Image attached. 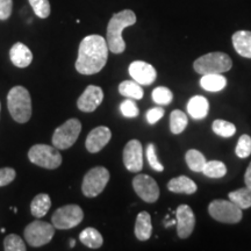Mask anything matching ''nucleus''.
<instances>
[{
  "instance_id": "f257e3e1",
  "label": "nucleus",
  "mask_w": 251,
  "mask_h": 251,
  "mask_svg": "<svg viewBox=\"0 0 251 251\" xmlns=\"http://www.w3.org/2000/svg\"><path fill=\"white\" fill-rule=\"evenodd\" d=\"M108 51L107 41L102 36L89 35L84 37L78 49L76 70L86 76L98 74L107 63Z\"/></svg>"
},
{
  "instance_id": "f03ea898",
  "label": "nucleus",
  "mask_w": 251,
  "mask_h": 251,
  "mask_svg": "<svg viewBox=\"0 0 251 251\" xmlns=\"http://www.w3.org/2000/svg\"><path fill=\"white\" fill-rule=\"evenodd\" d=\"M136 23V15L130 9L115 13L109 20L107 26V46L113 54H122L126 49V43L122 39V31L125 28L130 27Z\"/></svg>"
},
{
  "instance_id": "7ed1b4c3",
  "label": "nucleus",
  "mask_w": 251,
  "mask_h": 251,
  "mask_svg": "<svg viewBox=\"0 0 251 251\" xmlns=\"http://www.w3.org/2000/svg\"><path fill=\"white\" fill-rule=\"evenodd\" d=\"M7 107L12 118L19 124H26L31 117L30 94L24 86H14L7 94Z\"/></svg>"
},
{
  "instance_id": "20e7f679",
  "label": "nucleus",
  "mask_w": 251,
  "mask_h": 251,
  "mask_svg": "<svg viewBox=\"0 0 251 251\" xmlns=\"http://www.w3.org/2000/svg\"><path fill=\"white\" fill-rule=\"evenodd\" d=\"M233 67V62L225 52H209L196 59L193 68L197 74L209 75V74H224Z\"/></svg>"
},
{
  "instance_id": "39448f33",
  "label": "nucleus",
  "mask_w": 251,
  "mask_h": 251,
  "mask_svg": "<svg viewBox=\"0 0 251 251\" xmlns=\"http://www.w3.org/2000/svg\"><path fill=\"white\" fill-rule=\"evenodd\" d=\"M28 158L33 164L48 170L57 169L63 161L58 149L48 144H35L31 147L28 151Z\"/></svg>"
},
{
  "instance_id": "423d86ee",
  "label": "nucleus",
  "mask_w": 251,
  "mask_h": 251,
  "mask_svg": "<svg viewBox=\"0 0 251 251\" xmlns=\"http://www.w3.org/2000/svg\"><path fill=\"white\" fill-rule=\"evenodd\" d=\"M209 215L222 224L234 225L242 220V209L231 200H214L208 206Z\"/></svg>"
},
{
  "instance_id": "0eeeda50",
  "label": "nucleus",
  "mask_w": 251,
  "mask_h": 251,
  "mask_svg": "<svg viewBox=\"0 0 251 251\" xmlns=\"http://www.w3.org/2000/svg\"><path fill=\"white\" fill-rule=\"evenodd\" d=\"M81 131V124L78 119H70L58 128H56L52 135V144L58 150L71 148L78 140Z\"/></svg>"
},
{
  "instance_id": "6e6552de",
  "label": "nucleus",
  "mask_w": 251,
  "mask_h": 251,
  "mask_svg": "<svg viewBox=\"0 0 251 251\" xmlns=\"http://www.w3.org/2000/svg\"><path fill=\"white\" fill-rule=\"evenodd\" d=\"M109 180V172L103 166H96L87 172L81 184L83 194L87 198L99 196Z\"/></svg>"
},
{
  "instance_id": "1a4fd4ad",
  "label": "nucleus",
  "mask_w": 251,
  "mask_h": 251,
  "mask_svg": "<svg viewBox=\"0 0 251 251\" xmlns=\"http://www.w3.org/2000/svg\"><path fill=\"white\" fill-rule=\"evenodd\" d=\"M55 235V227L52 224L35 220L25 229V238L30 247L39 248L48 244Z\"/></svg>"
},
{
  "instance_id": "9d476101",
  "label": "nucleus",
  "mask_w": 251,
  "mask_h": 251,
  "mask_svg": "<svg viewBox=\"0 0 251 251\" xmlns=\"http://www.w3.org/2000/svg\"><path fill=\"white\" fill-rule=\"evenodd\" d=\"M84 212L78 205H67L59 207L52 214L51 222L56 229H71L75 228L83 221Z\"/></svg>"
},
{
  "instance_id": "9b49d317",
  "label": "nucleus",
  "mask_w": 251,
  "mask_h": 251,
  "mask_svg": "<svg viewBox=\"0 0 251 251\" xmlns=\"http://www.w3.org/2000/svg\"><path fill=\"white\" fill-rule=\"evenodd\" d=\"M133 187L141 199L146 202H155L159 198V187L156 180L148 175H137L133 179Z\"/></svg>"
},
{
  "instance_id": "f8f14e48",
  "label": "nucleus",
  "mask_w": 251,
  "mask_h": 251,
  "mask_svg": "<svg viewBox=\"0 0 251 251\" xmlns=\"http://www.w3.org/2000/svg\"><path fill=\"white\" fill-rule=\"evenodd\" d=\"M124 164L128 171L140 172L143 168V149L139 140H131L124 149Z\"/></svg>"
},
{
  "instance_id": "ddd939ff",
  "label": "nucleus",
  "mask_w": 251,
  "mask_h": 251,
  "mask_svg": "<svg viewBox=\"0 0 251 251\" xmlns=\"http://www.w3.org/2000/svg\"><path fill=\"white\" fill-rule=\"evenodd\" d=\"M103 100L102 89L96 85H89L77 100V107L81 112L92 113L101 105Z\"/></svg>"
},
{
  "instance_id": "4468645a",
  "label": "nucleus",
  "mask_w": 251,
  "mask_h": 251,
  "mask_svg": "<svg viewBox=\"0 0 251 251\" xmlns=\"http://www.w3.org/2000/svg\"><path fill=\"white\" fill-rule=\"evenodd\" d=\"M177 220V233L180 238H187L192 234L196 226V216L188 205H180L176 211Z\"/></svg>"
},
{
  "instance_id": "2eb2a0df",
  "label": "nucleus",
  "mask_w": 251,
  "mask_h": 251,
  "mask_svg": "<svg viewBox=\"0 0 251 251\" xmlns=\"http://www.w3.org/2000/svg\"><path fill=\"white\" fill-rule=\"evenodd\" d=\"M129 75L140 85H150L156 80L157 72L149 63L143 61H134L129 65Z\"/></svg>"
},
{
  "instance_id": "dca6fc26",
  "label": "nucleus",
  "mask_w": 251,
  "mask_h": 251,
  "mask_svg": "<svg viewBox=\"0 0 251 251\" xmlns=\"http://www.w3.org/2000/svg\"><path fill=\"white\" fill-rule=\"evenodd\" d=\"M112 139V131L109 128L105 126H100V127L94 128L87 135L85 141V147L87 151L91 153L99 152L102 148H105Z\"/></svg>"
},
{
  "instance_id": "f3484780",
  "label": "nucleus",
  "mask_w": 251,
  "mask_h": 251,
  "mask_svg": "<svg viewBox=\"0 0 251 251\" xmlns=\"http://www.w3.org/2000/svg\"><path fill=\"white\" fill-rule=\"evenodd\" d=\"M9 58L15 67L25 69L29 67L30 63L33 62V54L26 45L17 42L9 50Z\"/></svg>"
},
{
  "instance_id": "a211bd4d",
  "label": "nucleus",
  "mask_w": 251,
  "mask_h": 251,
  "mask_svg": "<svg viewBox=\"0 0 251 251\" xmlns=\"http://www.w3.org/2000/svg\"><path fill=\"white\" fill-rule=\"evenodd\" d=\"M233 46L240 56L251 58V31L238 30L231 36Z\"/></svg>"
},
{
  "instance_id": "6ab92c4d",
  "label": "nucleus",
  "mask_w": 251,
  "mask_h": 251,
  "mask_svg": "<svg viewBox=\"0 0 251 251\" xmlns=\"http://www.w3.org/2000/svg\"><path fill=\"white\" fill-rule=\"evenodd\" d=\"M209 111V103L205 97L194 96L188 100L187 102V112L193 119L200 120L207 117Z\"/></svg>"
},
{
  "instance_id": "aec40b11",
  "label": "nucleus",
  "mask_w": 251,
  "mask_h": 251,
  "mask_svg": "<svg viewBox=\"0 0 251 251\" xmlns=\"http://www.w3.org/2000/svg\"><path fill=\"white\" fill-rule=\"evenodd\" d=\"M169 191L174 193H184V194H193L197 192L198 186L191 178L186 176H179V177L172 178L168 183Z\"/></svg>"
},
{
  "instance_id": "412c9836",
  "label": "nucleus",
  "mask_w": 251,
  "mask_h": 251,
  "mask_svg": "<svg viewBox=\"0 0 251 251\" xmlns=\"http://www.w3.org/2000/svg\"><path fill=\"white\" fill-rule=\"evenodd\" d=\"M152 233L151 216L148 212H141L136 218L135 224V236L140 241L149 240Z\"/></svg>"
},
{
  "instance_id": "4be33fe9",
  "label": "nucleus",
  "mask_w": 251,
  "mask_h": 251,
  "mask_svg": "<svg viewBox=\"0 0 251 251\" xmlns=\"http://www.w3.org/2000/svg\"><path fill=\"white\" fill-rule=\"evenodd\" d=\"M200 85L203 90L209 92H219L227 85V78L222 76V74L203 75L200 79Z\"/></svg>"
},
{
  "instance_id": "5701e85b",
  "label": "nucleus",
  "mask_w": 251,
  "mask_h": 251,
  "mask_svg": "<svg viewBox=\"0 0 251 251\" xmlns=\"http://www.w3.org/2000/svg\"><path fill=\"white\" fill-rule=\"evenodd\" d=\"M50 207H51V199L48 194L41 193L31 200L30 203V212L34 218L41 219L46 216L47 213L49 212Z\"/></svg>"
},
{
  "instance_id": "b1692460",
  "label": "nucleus",
  "mask_w": 251,
  "mask_h": 251,
  "mask_svg": "<svg viewBox=\"0 0 251 251\" xmlns=\"http://www.w3.org/2000/svg\"><path fill=\"white\" fill-rule=\"evenodd\" d=\"M80 242L90 249H99L102 246L103 238L102 235L96 228L87 227L81 231L79 235Z\"/></svg>"
},
{
  "instance_id": "393cba45",
  "label": "nucleus",
  "mask_w": 251,
  "mask_h": 251,
  "mask_svg": "<svg viewBox=\"0 0 251 251\" xmlns=\"http://www.w3.org/2000/svg\"><path fill=\"white\" fill-rule=\"evenodd\" d=\"M119 92L126 98L135 100H141L143 98V89L137 81L135 80H125L119 85Z\"/></svg>"
},
{
  "instance_id": "a878e982",
  "label": "nucleus",
  "mask_w": 251,
  "mask_h": 251,
  "mask_svg": "<svg viewBox=\"0 0 251 251\" xmlns=\"http://www.w3.org/2000/svg\"><path fill=\"white\" fill-rule=\"evenodd\" d=\"M229 199L234 203L240 207L241 209H247L251 207V188L250 187H242L240 190L233 191L229 193Z\"/></svg>"
},
{
  "instance_id": "bb28decb",
  "label": "nucleus",
  "mask_w": 251,
  "mask_h": 251,
  "mask_svg": "<svg viewBox=\"0 0 251 251\" xmlns=\"http://www.w3.org/2000/svg\"><path fill=\"white\" fill-rule=\"evenodd\" d=\"M185 159H186L188 168L194 172H202L207 162L205 156L196 149L188 150L186 156H185Z\"/></svg>"
},
{
  "instance_id": "cd10ccee",
  "label": "nucleus",
  "mask_w": 251,
  "mask_h": 251,
  "mask_svg": "<svg viewBox=\"0 0 251 251\" xmlns=\"http://www.w3.org/2000/svg\"><path fill=\"white\" fill-rule=\"evenodd\" d=\"M188 124L187 117L184 112L176 109L170 114V130L172 134L178 135L183 133Z\"/></svg>"
},
{
  "instance_id": "c85d7f7f",
  "label": "nucleus",
  "mask_w": 251,
  "mask_h": 251,
  "mask_svg": "<svg viewBox=\"0 0 251 251\" xmlns=\"http://www.w3.org/2000/svg\"><path fill=\"white\" fill-rule=\"evenodd\" d=\"M202 172L208 178L218 179V178L225 177L226 174H227V168H226L225 163L220 161H211V162H206V165L205 168H203Z\"/></svg>"
},
{
  "instance_id": "c756f323",
  "label": "nucleus",
  "mask_w": 251,
  "mask_h": 251,
  "mask_svg": "<svg viewBox=\"0 0 251 251\" xmlns=\"http://www.w3.org/2000/svg\"><path fill=\"white\" fill-rule=\"evenodd\" d=\"M212 129L216 135L222 137H230L236 133V127L231 122L221 120V119H218L213 122Z\"/></svg>"
},
{
  "instance_id": "7c9ffc66",
  "label": "nucleus",
  "mask_w": 251,
  "mask_h": 251,
  "mask_svg": "<svg viewBox=\"0 0 251 251\" xmlns=\"http://www.w3.org/2000/svg\"><path fill=\"white\" fill-rule=\"evenodd\" d=\"M151 97L153 101L159 106L169 105V103L172 101V99H174V94H172L171 91L169 90L168 87L164 86L156 87V89L152 91Z\"/></svg>"
},
{
  "instance_id": "2f4dec72",
  "label": "nucleus",
  "mask_w": 251,
  "mask_h": 251,
  "mask_svg": "<svg viewBox=\"0 0 251 251\" xmlns=\"http://www.w3.org/2000/svg\"><path fill=\"white\" fill-rule=\"evenodd\" d=\"M33 8L36 17L41 19H47L50 15L51 8H50L49 0H28Z\"/></svg>"
},
{
  "instance_id": "473e14b6",
  "label": "nucleus",
  "mask_w": 251,
  "mask_h": 251,
  "mask_svg": "<svg viewBox=\"0 0 251 251\" xmlns=\"http://www.w3.org/2000/svg\"><path fill=\"white\" fill-rule=\"evenodd\" d=\"M4 249L6 251H25L26 250V244L23 238L15 234H11L5 237Z\"/></svg>"
},
{
  "instance_id": "72a5a7b5",
  "label": "nucleus",
  "mask_w": 251,
  "mask_h": 251,
  "mask_svg": "<svg viewBox=\"0 0 251 251\" xmlns=\"http://www.w3.org/2000/svg\"><path fill=\"white\" fill-rule=\"evenodd\" d=\"M236 155L240 158H247L251 153V137L249 135L244 134L238 139L236 149H235Z\"/></svg>"
},
{
  "instance_id": "f704fd0d",
  "label": "nucleus",
  "mask_w": 251,
  "mask_h": 251,
  "mask_svg": "<svg viewBox=\"0 0 251 251\" xmlns=\"http://www.w3.org/2000/svg\"><path fill=\"white\" fill-rule=\"evenodd\" d=\"M120 111L125 118H136L139 115V108L134 100L126 99L120 105Z\"/></svg>"
},
{
  "instance_id": "c9c22d12",
  "label": "nucleus",
  "mask_w": 251,
  "mask_h": 251,
  "mask_svg": "<svg viewBox=\"0 0 251 251\" xmlns=\"http://www.w3.org/2000/svg\"><path fill=\"white\" fill-rule=\"evenodd\" d=\"M147 159H148L149 165L151 166L155 171L162 172L163 170H164V166L159 163L158 158H157L155 146H153L152 143H149L148 147H147Z\"/></svg>"
},
{
  "instance_id": "e433bc0d",
  "label": "nucleus",
  "mask_w": 251,
  "mask_h": 251,
  "mask_svg": "<svg viewBox=\"0 0 251 251\" xmlns=\"http://www.w3.org/2000/svg\"><path fill=\"white\" fill-rule=\"evenodd\" d=\"M15 172L14 169L12 168H2L0 169V187L6 186V185L11 184L15 179Z\"/></svg>"
},
{
  "instance_id": "4c0bfd02",
  "label": "nucleus",
  "mask_w": 251,
  "mask_h": 251,
  "mask_svg": "<svg viewBox=\"0 0 251 251\" xmlns=\"http://www.w3.org/2000/svg\"><path fill=\"white\" fill-rule=\"evenodd\" d=\"M164 117V108L163 107H153L150 108L147 112V121L150 125H155L156 122H158L161 119Z\"/></svg>"
},
{
  "instance_id": "58836bf2",
  "label": "nucleus",
  "mask_w": 251,
  "mask_h": 251,
  "mask_svg": "<svg viewBox=\"0 0 251 251\" xmlns=\"http://www.w3.org/2000/svg\"><path fill=\"white\" fill-rule=\"evenodd\" d=\"M13 9V0H0V20H7Z\"/></svg>"
},
{
  "instance_id": "ea45409f",
  "label": "nucleus",
  "mask_w": 251,
  "mask_h": 251,
  "mask_svg": "<svg viewBox=\"0 0 251 251\" xmlns=\"http://www.w3.org/2000/svg\"><path fill=\"white\" fill-rule=\"evenodd\" d=\"M244 181H246V186L251 188V163L248 166L247 171H246V176H244Z\"/></svg>"
},
{
  "instance_id": "a19ab883",
  "label": "nucleus",
  "mask_w": 251,
  "mask_h": 251,
  "mask_svg": "<svg viewBox=\"0 0 251 251\" xmlns=\"http://www.w3.org/2000/svg\"><path fill=\"white\" fill-rule=\"evenodd\" d=\"M75 246H76V241L70 240V248H74Z\"/></svg>"
}]
</instances>
